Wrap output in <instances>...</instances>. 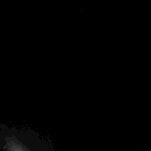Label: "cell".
Returning a JSON list of instances; mask_svg holds the SVG:
<instances>
[{
  "label": "cell",
  "instance_id": "6da1fadb",
  "mask_svg": "<svg viewBox=\"0 0 151 151\" xmlns=\"http://www.w3.org/2000/svg\"><path fill=\"white\" fill-rule=\"evenodd\" d=\"M144 151H151V150H144Z\"/></svg>",
  "mask_w": 151,
  "mask_h": 151
}]
</instances>
